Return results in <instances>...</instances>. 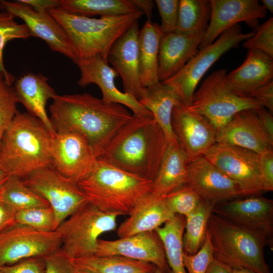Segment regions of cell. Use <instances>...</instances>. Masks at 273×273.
Wrapping results in <instances>:
<instances>
[{
	"label": "cell",
	"mask_w": 273,
	"mask_h": 273,
	"mask_svg": "<svg viewBox=\"0 0 273 273\" xmlns=\"http://www.w3.org/2000/svg\"><path fill=\"white\" fill-rule=\"evenodd\" d=\"M0 201L16 212L34 207L50 205L44 199L27 186L22 178L16 176L8 177L1 194Z\"/></svg>",
	"instance_id": "obj_35"
},
{
	"label": "cell",
	"mask_w": 273,
	"mask_h": 273,
	"mask_svg": "<svg viewBox=\"0 0 273 273\" xmlns=\"http://www.w3.org/2000/svg\"><path fill=\"white\" fill-rule=\"evenodd\" d=\"M211 17L199 50L213 42L231 27L244 22L254 29L267 11L257 0H210Z\"/></svg>",
	"instance_id": "obj_16"
},
{
	"label": "cell",
	"mask_w": 273,
	"mask_h": 273,
	"mask_svg": "<svg viewBox=\"0 0 273 273\" xmlns=\"http://www.w3.org/2000/svg\"><path fill=\"white\" fill-rule=\"evenodd\" d=\"M58 8L70 14L90 18L127 14L139 11L129 0H60Z\"/></svg>",
	"instance_id": "obj_32"
},
{
	"label": "cell",
	"mask_w": 273,
	"mask_h": 273,
	"mask_svg": "<svg viewBox=\"0 0 273 273\" xmlns=\"http://www.w3.org/2000/svg\"><path fill=\"white\" fill-rule=\"evenodd\" d=\"M259 101L263 107L270 113L273 112V81L262 85L254 90L250 96Z\"/></svg>",
	"instance_id": "obj_46"
},
{
	"label": "cell",
	"mask_w": 273,
	"mask_h": 273,
	"mask_svg": "<svg viewBox=\"0 0 273 273\" xmlns=\"http://www.w3.org/2000/svg\"><path fill=\"white\" fill-rule=\"evenodd\" d=\"M213 258V249L207 231L205 240L196 253L189 255L184 253L183 260L186 273H206Z\"/></svg>",
	"instance_id": "obj_40"
},
{
	"label": "cell",
	"mask_w": 273,
	"mask_h": 273,
	"mask_svg": "<svg viewBox=\"0 0 273 273\" xmlns=\"http://www.w3.org/2000/svg\"><path fill=\"white\" fill-rule=\"evenodd\" d=\"M51 159L58 172L77 183L90 173L98 160L86 139L73 132L52 135Z\"/></svg>",
	"instance_id": "obj_13"
},
{
	"label": "cell",
	"mask_w": 273,
	"mask_h": 273,
	"mask_svg": "<svg viewBox=\"0 0 273 273\" xmlns=\"http://www.w3.org/2000/svg\"><path fill=\"white\" fill-rule=\"evenodd\" d=\"M185 222V216L175 214L155 231L163 244L167 263L172 273H186L183 260Z\"/></svg>",
	"instance_id": "obj_31"
},
{
	"label": "cell",
	"mask_w": 273,
	"mask_h": 273,
	"mask_svg": "<svg viewBox=\"0 0 273 273\" xmlns=\"http://www.w3.org/2000/svg\"><path fill=\"white\" fill-rule=\"evenodd\" d=\"M262 6L266 10H268L271 13L273 12V1L272 0H262Z\"/></svg>",
	"instance_id": "obj_53"
},
{
	"label": "cell",
	"mask_w": 273,
	"mask_h": 273,
	"mask_svg": "<svg viewBox=\"0 0 273 273\" xmlns=\"http://www.w3.org/2000/svg\"><path fill=\"white\" fill-rule=\"evenodd\" d=\"M94 255H119L150 263L166 273L169 266L163 244L156 232L139 233L115 240L99 239Z\"/></svg>",
	"instance_id": "obj_19"
},
{
	"label": "cell",
	"mask_w": 273,
	"mask_h": 273,
	"mask_svg": "<svg viewBox=\"0 0 273 273\" xmlns=\"http://www.w3.org/2000/svg\"><path fill=\"white\" fill-rule=\"evenodd\" d=\"M18 101L13 87L8 85L0 73V145L3 135L17 112Z\"/></svg>",
	"instance_id": "obj_39"
},
{
	"label": "cell",
	"mask_w": 273,
	"mask_h": 273,
	"mask_svg": "<svg viewBox=\"0 0 273 273\" xmlns=\"http://www.w3.org/2000/svg\"><path fill=\"white\" fill-rule=\"evenodd\" d=\"M204 156L239 186L242 196H259L264 192L259 171V154L216 143Z\"/></svg>",
	"instance_id": "obj_11"
},
{
	"label": "cell",
	"mask_w": 273,
	"mask_h": 273,
	"mask_svg": "<svg viewBox=\"0 0 273 273\" xmlns=\"http://www.w3.org/2000/svg\"><path fill=\"white\" fill-rule=\"evenodd\" d=\"M254 34V30L243 33L238 24L231 27L215 41L199 49L179 72L162 82L173 87L180 97L181 104L188 107L198 83L208 69L225 53L238 47Z\"/></svg>",
	"instance_id": "obj_9"
},
{
	"label": "cell",
	"mask_w": 273,
	"mask_h": 273,
	"mask_svg": "<svg viewBox=\"0 0 273 273\" xmlns=\"http://www.w3.org/2000/svg\"><path fill=\"white\" fill-rule=\"evenodd\" d=\"M259 171L264 192L273 190V150L259 154Z\"/></svg>",
	"instance_id": "obj_45"
},
{
	"label": "cell",
	"mask_w": 273,
	"mask_h": 273,
	"mask_svg": "<svg viewBox=\"0 0 273 273\" xmlns=\"http://www.w3.org/2000/svg\"><path fill=\"white\" fill-rule=\"evenodd\" d=\"M211 12L208 0H179L175 32L188 34L205 31L210 19Z\"/></svg>",
	"instance_id": "obj_34"
},
{
	"label": "cell",
	"mask_w": 273,
	"mask_h": 273,
	"mask_svg": "<svg viewBox=\"0 0 273 273\" xmlns=\"http://www.w3.org/2000/svg\"><path fill=\"white\" fill-rule=\"evenodd\" d=\"M208 232L214 258L232 268L271 273L264 251L269 242L258 234L212 213Z\"/></svg>",
	"instance_id": "obj_6"
},
{
	"label": "cell",
	"mask_w": 273,
	"mask_h": 273,
	"mask_svg": "<svg viewBox=\"0 0 273 273\" xmlns=\"http://www.w3.org/2000/svg\"><path fill=\"white\" fill-rule=\"evenodd\" d=\"M16 211L0 201V233L15 225Z\"/></svg>",
	"instance_id": "obj_47"
},
{
	"label": "cell",
	"mask_w": 273,
	"mask_h": 273,
	"mask_svg": "<svg viewBox=\"0 0 273 273\" xmlns=\"http://www.w3.org/2000/svg\"><path fill=\"white\" fill-rule=\"evenodd\" d=\"M48 11L66 32L78 60L95 56L107 59L114 43L144 15L138 11L94 18L70 14L59 8Z\"/></svg>",
	"instance_id": "obj_5"
},
{
	"label": "cell",
	"mask_w": 273,
	"mask_h": 273,
	"mask_svg": "<svg viewBox=\"0 0 273 273\" xmlns=\"http://www.w3.org/2000/svg\"><path fill=\"white\" fill-rule=\"evenodd\" d=\"M11 14L3 11L0 12V73L4 76L6 83L11 86L14 82V76L8 72L3 61V50L6 43L15 39H27L30 33L23 24H19Z\"/></svg>",
	"instance_id": "obj_36"
},
{
	"label": "cell",
	"mask_w": 273,
	"mask_h": 273,
	"mask_svg": "<svg viewBox=\"0 0 273 273\" xmlns=\"http://www.w3.org/2000/svg\"><path fill=\"white\" fill-rule=\"evenodd\" d=\"M143 273H165V272H164L159 270H155L153 272H143Z\"/></svg>",
	"instance_id": "obj_56"
},
{
	"label": "cell",
	"mask_w": 273,
	"mask_h": 273,
	"mask_svg": "<svg viewBox=\"0 0 273 273\" xmlns=\"http://www.w3.org/2000/svg\"><path fill=\"white\" fill-rule=\"evenodd\" d=\"M163 35L160 25L147 21L138 36L140 78L145 87L160 82L158 77V56L161 39Z\"/></svg>",
	"instance_id": "obj_29"
},
{
	"label": "cell",
	"mask_w": 273,
	"mask_h": 273,
	"mask_svg": "<svg viewBox=\"0 0 273 273\" xmlns=\"http://www.w3.org/2000/svg\"><path fill=\"white\" fill-rule=\"evenodd\" d=\"M49 110L56 132L82 135L98 158L132 116L123 105L107 103L88 93L57 95Z\"/></svg>",
	"instance_id": "obj_1"
},
{
	"label": "cell",
	"mask_w": 273,
	"mask_h": 273,
	"mask_svg": "<svg viewBox=\"0 0 273 273\" xmlns=\"http://www.w3.org/2000/svg\"><path fill=\"white\" fill-rule=\"evenodd\" d=\"M118 216L102 211L88 202L86 203L56 230L61 236V249L72 260L94 254L99 237L117 228Z\"/></svg>",
	"instance_id": "obj_7"
},
{
	"label": "cell",
	"mask_w": 273,
	"mask_h": 273,
	"mask_svg": "<svg viewBox=\"0 0 273 273\" xmlns=\"http://www.w3.org/2000/svg\"><path fill=\"white\" fill-rule=\"evenodd\" d=\"M233 273H255L250 270L245 268H233Z\"/></svg>",
	"instance_id": "obj_54"
},
{
	"label": "cell",
	"mask_w": 273,
	"mask_h": 273,
	"mask_svg": "<svg viewBox=\"0 0 273 273\" xmlns=\"http://www.w3.org/2000/svg\"><path fill=\"white\" fill-rule=\"evenodd\" d=\"M190 160L178 144H168L158 172L152 183L151 193L163 198L187 185Z\"/></svg>",
	"instance_id": "obj_28"
},
{
	"label": "cell",
	"mask_w": 273,
	"mask_h": 273,
	"mask_svg": "<svg viewBox=\"0 0 273 273\" xmlns=\"http://www.w3.org/2000/svg\"><path fill=\"white\" fill-rule=\"evenodd\" d=\"M76 273H91V272L86 271V270L79 269L77 268Z\"/></svg>",
	"instance_id": "obj_55"
},
{
	"label": "cell",
	"mask_w": 273,
	"mask_h": 273,
	"mask_svg": "<svg viewBox=\"0 0 273 273\" xmlns=\"http://www.w3.org/2000/svg\"><path fill=\"white\" fill-rule=\"evenodd\" d=\"M161 24L160 25L164 34L175 31L178 17L179 0H155Z\"/></svg>",
	"instance_id": "obj_42"
},
{
	"label": "cell",
	"mask_w": 273,
	"mask_h": 273,
	"mask_svg": "<svg viewBox=\"0 0 273 273\" xmlns=\"http://www.w3.org/2000/svg\"><path fill=\"white\" fill-rule=\"evenodd\" d=\"M33 9L37 11H48L54 8H58L60 0H20Z\"/></svg>",
	"instance_id": "obj_48"
},
{
	"label": "cell",
	"mask_w": 273,
	"mask_h": 273,
	"mask_svg": "<svg viewBox=\"0 0 273 273\" xmlns=\"http://www.w3.org/2000/svg\"><path fill=\"white\" fill-rule=\"evenodd\" d=\"M128 215L129 217L117 229L119 238L154 231L175 214L168 208L163 198L150 192L138 201Z\"/></svg>",
	"instance_id": "obj_25"
},
{
	"label": "cell",
	"mask_w": 273,
	"mask_h": 273,
	"mask_svg": "<svg viewBox=\"0 0 273 273\" xmlns=\"http://www.w3.org/2000/svg\"><path fill=\"white\" fill-rule=\"evenodd\" d=\"M48 80V78L41 74L26 73L16 80L13 88L18 103L23 105L29 114L38 118L52 135L56 131L46 107L48 101L57 94Z\"/></svg>",
	"instance_id": "obj_26"
},
{
	"label": "cell",
	"mask_w": 273,
	"mask_h": 273,
	"mask_svg": "<svg viewBox=\"0 0 273 273\" xmlns=\"http://www.w3.org/2000/svg\"><path fill=\"white\" fill-rule=\"evenodd\" d=\"M226 75L224 69L217 70L208 75L195 92L190 105L186 107L205 117L217 130L240 111L263 108L257 100L235 94L226 83Z\"/></svg>",
	"instance_id": "obj_8"
},
{
	"label": "cell",
	"mask_w": 273,
	"mask_h": 273,
	"mask_svg": "<svg viewBox=\"0 0 273 273\" xmlns=\"http://www.w3.org/2000/svg\"><path fill=\"white\" fill-rule=\"evenodd\" d=\"M9 176L0 168V196Z\"/></svg>",
	"instance_id": "obj_52"
},
{
	"label": "cell",
	"mask_w": 273,
	"mask_h": 273,
	"mask_svg": "<svg viewBox=\"0 0 273 273\" xmlns=\"http://www.w3.org/2000/svg\"><path fill=\"white\" fill-rule=\"evenodd\" d=\"M136 9L142 11L147 16V21H152V11L154 2L151 0H129Z\"/></svg>",
	"instance_id": "obj_50"
},
{
	"label": "cell",
	"mask_w": 273,
	"mask_h": 273,
	"mask_svg": "<svg viewBox=\"0 0 273 273\" xmlns=\"http://www.w3.org/2000/svg\"><path fill=\"white\" fill-rule=\"evenodd\" d=\"M254 35L244 41V48L256 49L273 59V18H270L263 24L253 30Z\"/></svg>",
	"instance_id": "obj_41"
},
{
	"label": "cell",
	"mask_w": 273,
	"mask_h": 273,
	"mask_svg": "<svg viewBox=\"0 0 273 273\" xmlns=\"http://www.w3.org/2000/svg\"><path fill=\"white\" fill-rule=\"evenodd\" d=\"M138 20L114 43L108 54V61L120 76L124 93L138 101L146 89L142 84L138 55Z\"/></svg>",
	"instance_id": "obj_21"
},
{
	"label": "cell",
	"mask_w": 273,
	"mask_h": 273,
	"mask_svg": "<svg viewBox=\"0 0 273 273\" xmlns=\"http://www.w3.org/2000/svg\"><path fill=\"white\" fill-rule=\"evenodd\" d=\"M152 183L98 159L77 184L89 203L102 211L121 215H128L138 201L151 192Z\"/></svg>",
	"instance_id": "obj_4"
},
{
	"label": "cell",
	"mask_w": 273,
	"mask_h": 273,
	"mask_svg": "<svg viewBox=\"0 0 273 273\" xmlns=\"http://www.w3.org/2000/svg\"><path fill=\"white\" fill-rule=\"evenodd\" d=\"M214 205L201 200L195 210L185 217L183 247L186 253L195 254L202 247L206 238L208 223L213 213Z\"/></svg>",
	"instance_id": "obj_33"
},
{
	"label": "cell",
	"mask_w": 273,
	"mask_h": 273,
	"mask_svg": "<svg viewBox=\"0 0 273 273\" xmlns=\"http://www.w3.org/2000/svg\"><path fill=\"white\" fill-rule=\"evenodd\" d=\"M43 257L22 260L11 265L0 266V273H44Z\"/></svg>",
	"instance_id": "obj_44"
},
{
	"label": "cell",
	"mask_w": 273,
	"mask_h": 273,
	"mask_svg": "<svg viewBox=\"0 0 273 273\" xmlns=\"http://www.w3.org/2000/svg\"><path fill=\"white\" fill-rule=\"evenodd\" d=\"M138 101L152 113L154 120L163 130L168 144H178L171 125L173 109L181 104L176 91L170 85L159 82L146 87Z\"/></svg>",
	"instance_id": "obj_27"
},
{
	"label": "cell",
	"mask_w": 273,
	"mask_h": 273,
	"mask_svg": "<svg viewBox=\"0 0 273 273\" xmlns=\"http://www.w3.org/2000/svg\"><path fill=\"white\" fill-rule=\"evenodd\" d=\"M76 64L80 71V77L77 82L79 86L84 87L94 83L100 88L102 99L105 102L125 106L135 115L153 116L136 99L117 88L115 78L119 76L118 73L108 65L107 59L95 56L78 60Z\"/></svg>",
	"instance_id": "obj_18"
},
{
	"label": "cell",
	"mask_w": 273,
	"mask_h": 273,
	"mask_svg": "<svg viewBox=\"0 0 273 273\" xmlns=\"http://www.w3.org/2000/svg\"><path fill=\"white\" fill-rule=\"evenodd\" d=\"M273 79V59L263 52L249 49L244 62L227 74L226 82L236 95L250 97L259 87Z\"/></svg>",
	"instance_id": "obj_24"
},
{
	"label": "cell",
	"mask_w": 273,
	"mask_h": 273,
	"mask_svg": "<svg viewBox=\"0 0 273 273\" xmlns=\"http://www.w3.org/2000/svg\"><path fill=\"white\" fill-rule=\"evenodd\" d=\"M15 222L43 232H53L58 229L55 214L49 206H37L16 212Z\"/></svg>",
	"instance_id": "obj_37"
},
{
	"label": "cell",
	"mask_w": 273,
	"mask_h": 273,
	"mask_svg": "<svg viewBox=\"0 0 273 273\" xmlns=\"http://www.w3.org/2000/svg\"><path fill=\"white\" fill-rule=\"evenodd\" d=\"M172 129L189 160L202 156L216 143L217 129L204 116L176 106L171 115Z\"/></svg>",
	"instance_id": "obj_17"
},
{
	"label": "cell",
	"mask_w": 273,
	"mask_h": 273,
	"mask_svg": "<svg viewBox=\"0 0 273 273\" xmlns=\"http://www.w3.org/2000/svg\"><path fill=\"white\" fill-rule=\"evenodd\" d=\"M205 31L188 34H164L158 56V77L164 81L179 72L197 54Z\"/></svg>",
	"instance_id": "obj_23"
},
{
	"label": "cell",
	"mask_w": 273,
	"mask_h": 273,
	"mask_svg": "<svg viewBox=\"0 0 273 273\" xmlns=\"http://www.w3.org/2000/svg\"><path fill=\"white\" fill-rule=\"evenodd\" d=\"M44 273H76L77 268L73 260L60 248L43 257Z\"/></svg>",
	"instance_id": "obj_43"
},
{
	"label": "cell",
	"mask_w": 273,
	"mask_h": 273,
	"mask_svg": "<svg viewBox=\"0 0 273 273\" xmlns=\"http://www.w3.org/2000/svg\"><path fill=\"white\" fill-rule=\"evenodd\" d=\"M216 143L241 147L258 154L273 146V140L262 128L255 109H245L235 114L217 130Z\"/></svg>",
	"instance_id": "obj_22"
},
{
	"label": "cell",
	"mask_w": 273,
	"mask_h": 273,
	"mask_svg": "<svg viewBox=\"0 0 273 273\" xmlns=\"http://www.w3.org/2000/svg\"><path fill=\"white\" fill-rule=\"evenodd\" d=\"M187 185L213 205L242 196L239 186L204 156L190 161Z\"/></svg>",
	"instance_id": "obj_20"
},
{
	"label": "cell",
	"mask_w": 273,
	"mask_h": 273,
	"mask_svg": "<svg viewBox=\"0 0 273 273\" xmlns=\"http://www.w3.org/2000/svg\"><path fill=\"white\" fill-rule=\"evenodd\" d=\"M52 134L44 124L28 113L17 111L0 145V168L9 176L24 178L51 166Z\"/></svg>",
	"instance_id": "obj_3"
},
{
	"label": "cell",
	"mask_w": 273,
	"mask_h": 273,
	"mask_svg": "<svg viewBox=\"0 0 273 273\" xmlns=\"http://www.w3.org/2000/svg\"><path fill=\"white\" fill-rule=\"evenodd\" d=\"M163 199L172 213L185 217L193 212L202 200L199 194L187 185L171 192Z\"/></svg>",
	"instance_id": "obj_38"
},
{
	"label": "cell",
	"mask_w": 273,
	"mask_h": 273,
	"mask_svg": "<svg viewBox=\"0 0 273 273\" xmlns=\"http://www.w3.org/2000/svg\"><path fill=\"white\" fill-rule=\"evenodd\" d=\"M168 144L153 116L132 114L98 159L153 181Z\"/></svg>",
	"instance_id": "obj_2"
},
{
	"label": "cell",
	"mask_w": 273,
	"mask_h": 273,
	"mask_svg": "<svg viewBox=\"0 0 273 273\" xmlns=\"http://www.w3.org/2000/svg\"><path fill=\"white\" fill-rule=\"evenodd\" d=\"M0 9L21 19L30 36L44 40L52 51L60 53L76 63L78 59L66 32L48 11H36L20 0H1Z\"/></svg>",
	"instance_id": "obj_14"
},
{
	"label": "cell",
	"mask_w": 273,
	"mask_h": 273,
	"mask_svg": "<svg viewBox=\"0 0 273 273\" xmlns=\"http://www.w3.org/2000/svg\"><path fill=\"white\" fill-rule=\"evenodd\" d=\"M77 268L91 273H143L156 270L153 264L119 255L94 254L73 260Z\"/></svg>",
	"instance_id": "obj_30"
},
{
	"label": "cell",
	"mask_w": 273,
	"mask_h": 273,
	"mask_svg": "<svg viewBox=\"0 0 273 273\" xmlns=\"http://www.w3.org/2000/svg\"><path fill=\"white\" fill-rule=\"evenodd\" d=\"M213 213L258 234L270 245L272 243V200L260 196L231 200L214 205Z\"/></svg>",
	"instance_id": "obj_15"
},
{
	"label": "cell",
	"mask_w": 273,
	"mask_h": 273,
	"mask_svg": "<svg viewBox=\"0 0 273 273\" xmlns=\"http://www.w3.org/2000/svg\"><path fill=\"white\" fill-rule=\"evenodd\" d=\"M206 273H233V270L229 265L214 258L209 265Z\"/></svg>",
	"instance_id": "obj_51"
},
{
	"label": "cell",
	"mask_w": 273,
	"mask_h": 273,
	"mask_svg": "<svg viewBox=\"0 0 273 273\" xmlns=\"http://www.w3.org/2000/svg\"><path fill=\"white\" fill-rule=\"evenodd\" d=\"M260 124L265 132L273 140V117L263 109H255Z\"/></svg>",
	"instance_id": "obj_49"
},
{
	"label": "cell",
	"mask_w": 273,
	"mask_h": 273,
	"mask_svg": "<svg viewBox=\"0 0 273 273\" xmlns=\"http://www.w3.org/2000/svg\"><path fill=\"white\" fill-rule=\"evenodd\" d=\"M59 232H43L15 224L0 233V266L35 257H44L61 248Z\"/></svg>",
	"instance_id": "obj_12"
},
{
	"label": "cell",
	"mask_w": 273,
	"mask_h": 273,
	"mask_svg": "<svg viewBox=\"0 0 273 273\" xmlns=\"http://www.w3.org/2000/svg\"><path fill=\"white\" fill-rule=\"evenodd\" d=\"M22 180L48 202L55 214L58 227L88 202L77 183L64 176L52 166L36 170Z\"/></svg>",
	"instance_id": "obj_10"
}]
</instances>
